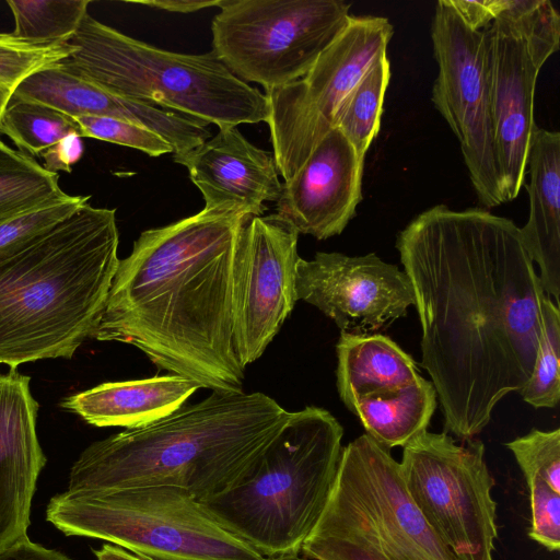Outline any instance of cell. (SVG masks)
<instances>
[{"label": "cell", "instance_id": "obj_23", "mask_svg": "<svg viewBox=\"0 0 560 560\" xmlns=\"http://www.w3.org/2000/svg\"><path fill=\"white\" fill-rule=\"evenodd\" d=\"M347 408L378 444L388 450L404 447L427 431L436 393L431 381L421 377L400 389L358 397Z\"/></svg>", "mask_w": 560, "mask_h": 560}, {"label": "cell", "instance_id": "obj_16", "mask_svg": "<svg viewBox=\"0 0 560 560\" xmlns=\"http://www.w3.org/2000/svg\"><path fill=\"white\" fill-rule=\"evenodd\" d=\"M364 158L331 128L302 167L282 184L277 214L299 234L317 240L339 235L362 200Z\"/></svg>", "mask_w": 560, "mask_h": 560}, {"label": "cell", "instance_id": "obj_34", "mask_svg": "<svg viewBox=\"0 0 560 560\" xmlns=\"http://www.w3.org/2000/svg\"><path fill=\"white\" fill-rule=\"evenodd\" d=\"M81 136L69 135L42 152L43 166L52 173L72 172V166L82 158L84 145Z\"/></svg>", "mask_w": 560, "mask_h": 560}, {"label": "cell", "instance_id": "obj_30", "mask_svg": "<svg viewBox=\"0 0 560 560\" xmlns=\"http://www.w3.org/2000/svg\"><path fill=\"white\" fill-rule=\"evenodd\" d=\"M69 43L39 45L0 33V85L12 91L25 79L70 56Z\"/></svg>", "mask_w": 560, "mask_h": 560}, {"label": "cell", "instance_id": "obj_14", "mask_svg": "<svg viewBox=\"0 0 560 560\" xmlns=\"http://www.w3.org/2000/svg\"><path fill=\"white\" fill-rule=\"evenodd\" d=\"M298 237L277 213L253 217L242 230L234 268L233 342L244 368L261 357L298 301Z\"/></svg>", "mask_w": 560, "mask_h": 560}, {"label": "cell", "instance_id": "obj_9", "mask_svg": "<svg viewBox=\"0 0 560 560\" xmlns=\"http://www.w3.org/2000/svg\"><path fill=\"white\" fill-rule=\"evenodd\" d=\"M219 8L211 51L266 92L303 78L350 18L341 0H222Z\"/></svg>", "mask_w": 560, "mask_h": 560}, {"label": "cell", "instance_id": "obj_29", "mask_svg": "<svg viewBox=\"0 0 560 560\" xmlns=\"http://www.w3.org/2000/svg\"><path fill=\"white\" fill-rule=\"evenodd\" d=\"M70 196L0 221V258L27 246L89 202Z\"/></svg>", "mask_w": 560, "mask_h": 560}, {"label": "cell", "instance_id": "obj_25", "mask_svg": "<svg viewBox=\"0 0 560 560\" xmlns=\"http://www.w3.org/2000/svg\"><path fill=\"white\" fill-rule=\"evenodd\" d=\"M390 79L387 55H382L338 106L332 128H337L365 156L377 137L385 93Z\"/></svg>", "mask_w": 560, "mask_h": 560}, {"label": "cell", "instance_id": "obj_2", "mask_svg": "<svg viewBox=\"0 0 560 560\" xmlns=\"http://www.w3.org/2000/svg\"><path fill=\"white\" fill-rule=\"evenodd\" d=\"M250 217L206 209L150 229L119 260L94 336L131 345L159 369L212 392H241L233 342L234 268Z\"/></svg>", "mask_w": 560, "mask_h": 560}, {"label": "cell", "instance_id": "obj_18", "mask_svg": "<svg viewBox=\"0 0 560 560\" xmlns=\"http://www.w3.org/2000/svg\"><path fill=\"white\" fill-rule=\"evenodd\" d=\"M13 96L37 102L72 118L98 116L144 127L184 153L210 138L207 124L149 103L110 93L63 68L60 62L39 70L19 84Z\"/></svg>", "mask_w": 560, "mask_h": 560}, {"label": "cell", "instance_id": "obj_39", "mask_svg": "<svg viewBox=\"0 0 560 560\" xmlns=\"http://www.w3.org/2000/svg\"><path fill=\"white\" fill-rule=\"evenodd\" d=\"M12 93H13L12 90L0 85V119H1L2 113H3L8 102L10 101V98L12 96Z\"/></svg>", "mask_w": 560, "mask_h": 560}, {"label": "cell", "instance_id": "obj_31", "mask_svg": "<svg viewBox=\"0 0 560 560\" xmlns=\"http://www.w3.org/2000/svg\"><path fill=\"white\" fill-rule=\"evenodd\" d=\"M526 482L540 478L560 493V429L541 431L533 429L523 436L508 442Z\"/></svg>", "mask_w": 560, "mask_h": 560}, {"label": "cell", "instance_id": "obj_11", "mask_svg": "<svg viewBox=\"0 0 560 560\" xmlns=\"http://www.w3.org/2000/svg\"><path fill=\"white\" fill-rule=\"evenodd\" d=\"M464 441L424 431L404 446L400 472L411 501L444 546L459 560H493L494 479L483 443Z\"/></svg>", "mask_w": 560, "mask_h": 560}, {"label": "cell", "instance_id": "obj_3", "mask_svg": "<svg viewBox=\"0 0 560 560\" xmlns=\"http://www.w3.org/2000/svg\"><path fill=\"white\" fill-rule=\"evenodd\" d=\"M290 413L264 393L212 392L153 423L89 445L73 463L66 491L167 486L203 502L245 475Z\"/></svg>", "mask_w": 560, "mask_h": 560}, {"label": "cell", "instance_id": "obj_33", "mask_svg": "<svg viewBox=\"0 0 560 560\" xmlns=\"http://www.w3.org/2000/svg\"><path fill=\"white\" fill-rule=\"evenodd\" d=\"M529 489L530 527L528 536L549 551L560 549V493L540 478L526 482Z\"/></svg>", "mask_w": 560, "mask_h": 560}, {"label": "cell", "instance_id": "obj_6", "mask_svg": "<svg viewBox=\"0 0 560 560\" xmlns=\"http://www.w3.org/2000/svg\"><path fill=\"white\" fill-rule=\"evenodd\" d=\"M69 44L73 50L60 65L116 95L171 108L219 129L268 120L266 95L233 75L212 51L160 49L89 13Z\"/></svg>", "mask_w": 560, "mask_h": 560}, {"label": "cell", "instance_id": "obj_5", "mask_svg": "<svg viewBox=\"0 0 560 560\" xmlns=\"http://www.w3.org/2000/svg\"><path fill=\"white\" fill-rule=\"evenodd\" d=\"M342 435L324 408L291 412L245 475L201 503L264 558L299 555L331 493Z\"/></svg>", "mask_w": 560, "mask_h": 560}, {"label": "cell", "instance_id": "obj_13", "mask_svg": "<svg viewBox=\"0 0 560 560\" xmlns=\"http://www.w3.org/2000/svg\"><path fill=\"white\" fill-rule=\"evenodd\" d=\"M431 38L439 67L432 102L458 139L479 201L504 203L497 164L485 30H474L451 0L436 3Z\"/></svg>", "mask_w": 560, "mask_h": 560}, {"label": "cell", "instance_id": "obj_15", "mask_svg": "<svg viewBox=\"0 0 560 560\" xmlns=\"http://www.w3.org/2000/svg\"><path fill=\"white\" fill-rule=\"evenodd\" d=\"M298 300L314 305L342 332L368 335L406 316L415 295L408 276L376 254L318 252L296 265Z\"/></svg>", "mask_w": 560, "mask_h": 560}, {"label": "cell", "instance_id": "obj_24", "mask_svg": "<svg viewBox=\"0 0 560 560\" xmlns=\"http://www.w3.org/2000/svg\"><path fill=\"white\" fill-rule=\"evenodd\" d=\"M67 196L58 173L0 140V221Z\"/></svg>", "mask_w": 560, "mask_h": 560}, {"label": "cell", "instance_id": "obj_26", "mask_svg": "<svg viewBox=\"0 0 560 560\" xmlns=\"http://www.w3.org/2000/svg\"><path fill=\"white\" fill-rule=\"evenodd\" d=\"M14 37L33 44L69 43L88 14L89 0H8Z\"/></svg>", "mask_w": 560, "mask_h": 560}, {"label": "cell", "instance_id": "obj_37", "mask_svg": "<svg viewBox=\"0 0 560 560\" xmlns=\"http://www.w3.org/2000/svg\"><path fill=\"white\" fill-rule=\"evenodd\" d=\"M133 3L168 12L191 13L206 8L220 7L222 0H143L133 1Z\"/></svg>", "mask_w": 560, "mask_h": 560}, {"label": "cell", "instance_id": "obj_7", "mask_svg": "<svg viewBox=\"0 0 560 560\" xmlns=\"http://www.w3.org/2000/svg\"><path fill=\"white\" fill-rule=\"evenodd\" d=\"M301 555L314 560H459L411 501L399 463L366 433L342 447L328 502Z\"/></svg>", "mask_w": 560, "mask_h": 560}, {"label": "cell", "instance_id": "obj_40", "mask_svg": "<svg viewBox=\"0 0 560 560\" xmlns=\"http://www.w3.org/2000/svg\"><path fill=\"white\" fill-rule=\"evenodd\" d=\"M261 560H314L310 559L307 557L299 555H287V556H279V557H271V558H262Z\"/></svg>", "mask_w": 560, "mask_h": 560}, {"label": "cell", "instance_id": "obj_38", "mask_svg": "<svg viewBox=\"0 0 560 560\" xmlns=\"http://www.w3.org/2000/svg\"><path fill=\"white\" fill-rule=\"evenodd\" d=\"M94 553L97 560H149L113 544H104Z\"/></svg>", "mask_w": 560, "mask_h": 560}, {"label": "cell", "instance_id": "obj_28", "mask_svg": "<svg viewBox=\"0 0 560 560\" xmlns=\"http://www.w3.org/2000/svg\"><path fill=\"white\" fill-rule=\"evenodd\" d=\"M560 311L547 296L540 343L529 381L520 390L535 408H555L560 399Z\"/></svg>", "mask_w": 560, "mask_h": 560}, {"label": "cell", "instance_id": "obj_36", "mask_svg": "<svg viewBox=\"0 0 560 560\" xmlns=\"http://www.w3.org/2000/svg\"><path fill=\"white\" fill-rule=\"evenodd\" d=\"M0 560H71L65 553L33 542L28 536L1 549Z\"/></svg>", "mask_w": 560, "mask_h": 560}, {"label": "cell", "instance_id": "obj_17", "mask_svg": "<svg viewBox=\"0 0 560 560\" xmlns=\"http://www.w3.org/2000/svg\"><path fill=\"white\" fill-rule=\"evenodd\" d=\"M174 162L185 166L200 190L206 209H228L250 218L260 217L265 201H277L282 183L272 152L250 143L236 127L218 133Z\"/></svg>", "mask_w": 560, "mask_h": 560}, {"label": "cell", "instance_id": "obj_8", "mask_svg": "<svg viewBox=\"0 0 560 560\" xmlns=\"http://www.w3.org/2000/svg\"><path fill=\"white\" fill-rule=\"evenodd\" d=\"M46 520L149 560H261L188 491L167 486L52 497Z\"/></svg>", "mask_w": 560, "mask_h": 560}, {"label": "cell", "instance_id": "obj_32", "mask_svg": "<svg viewBox=\"0 0 560 560\" xmlns=\"http://www.w3.org/2000/svg\"><path fill=\"white\" fill-rule=\"evenodd\" d=\"M80 136L139 150L152 158L174 153L172 145L158 133L133 122L98 116L73 118Z\"/></svg>", "mask_w": 560, "mask_h": 560}, {"label": "cell", "instance_id": "obj_22", "mask_svg": "<svg viewBox=\"0 0 560 560\" xmlns=\"http://www.w3.org/2000/svg\"><path fill=\"white\" fill-rule=\"evenodd\" d=\"M337 389L348 407L355 398L407 387L422 376L415 360L381 334H340L336 345Z\"/></svg>", "mask_w": 560, "mask_h": 560}, {"label": "cell", "instance_id": "obj_20", "mask_svg": "<svg viewBox=\"0 0 560 560\" xmlns=\"http://www.w3.org/2000/svg\"><path fill=\"white\" fill-rule=\"evenodd\" d=\"M529 215L520 228L541 287L560 304V133L536 128L527 155Z\"/></svg>", "mask_w": 560, "mask_h": 560}, {"label": "cell", "instance_id": "obj_10", "mask_svg": "<svg viewBox=\"0 0 560 560\" xmlns=\"http://www.w3.org/2000/svg\"><path fill=\"white\" fill-rule=\"evenodd\" d=\"M494 148L504 202L525 184L540 69L559 49L560 15L548 0H504L485 28Z\"/></svg>", "mask_w": 560, "mask_h": 560}, {"label": "cell", "instance_id": "obj_21", "mask_svg": "<svg viewBox=\"0 0 560 560\" xmlns=\"http://www.w3.org/2000/svg\"><path fill=\"white\" fill-rule=\"evenodd\" d=\"M198 388L197 383L174 374L108 382L67 397L61 406L94 427L131 430L175 412Z\"/></svg>", "mask_w": 560, "mask_h": 560}, {"label": "cell", "instance_id": "obj_27", "mask_svg": "<svg viewBox=\"0 0 560 560\" xmlns=\"http://www.w3.org/2000/svg\"><path fill=\"white\" fill-rule=\"evenodd\" d=\"M0 133L28 155H40L62 138L80 129L75 120L44 104L11 96L1 119Z\"/></svg>", "mask_w": 560, "mask_h": 560}, {"label": "cell", "instance_id": "obj_35", "mask_svg": "<svg viewBox=\"0 0 560 560\" xmlns=\"http://www.w3.org/2000/svg\"><path fill=\"white\" fill-rule=\"evenodd\" d=\"M462 19L474 30H485L503 7L504 0H451Z\"/></svg>", "mask_w": 560, "mask_h": 560}, {"label": "cell", "instance_id": "obj_1", "mask_svg": "<svg viewBox=\"0 0 560 560\" xmlns=\"http://www.w3.org/2000/svg\"><path fill=\"white\" fill-rule=\"evenodd\" d=\"M421 325L420 365L446 429L472 439L529 381L547 295L515 223L488 210L433 206L396 240Z\"/></svg>", "mask_w": 560, "mask_h": 560}, {"label": "cell", "instance_id": "obj_19", "mask_svg": "<svg viewBox=\"0 0 560 560\" xmlns=\"http://www.w3.org/2000/svg\"><path fill=\"white\" fill-rule=\"evenodd\" d=\"M30 380L14 369L0 373V550L27 537L32 500L46 465Z\"/></svg>", "mask_w": 560, "mask_h": 560}, {"label": "cell", "instance_id": "obj_4", "mask_svg": "<svg viewBox=\"0 0 560 560\" xmlns=\"http://www.w3.org/2000/svg\"><path fill=\"white\" fill-rule=\"evenodd\" d=\"M116 210L90 202L0 258V364L71 359L94 338L118 258Z\"/></svg>", "mask_w": 560, "mask_h": 560}, {"label": "cell", "instance_id": "obj_12", "mask_svg": "<svg viewBox=\"0 0 560 560\" xmlns=\"http://www.w3.org/2000/svg\"><path fill=\"white\" fill-rule=\"evenodd\" d=\"M393 34L386 18L350 15L303 78L266 92L272 153L284 182L332 128L341 101L386 54Z\"/></svg>", "mask_w": 560, "mask_h": 560}]
</instances>
